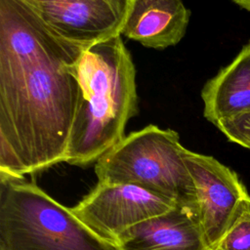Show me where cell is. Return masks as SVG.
Returning <instances> with one entry per match:
<instances>
[{"instance_id":"4","label":"cell","mask_w":250,"mask_h":250,"mask_svg":"<svg viewBox=\"0 0 250 250\" xmlns=\"http://www.w3.org/2000/svg\"><path fill=\"white\" fill-rule=\"evenodd\" d=\"M179 134L148 125L125 136L95 164L98 182L143 188L197 213L195 187Z\"/></svg>"},{"instance_id":"13","label":"cell","mask_w":250,"mask_h":250,"mask_svg":"<svg viewBox=\"0 0 250 250\" xmlns=\"http://www.w3.org/2000/svg\"><path fill=\"white\" fill-rule=\"evenodd\" d=\"M235 4L240 6L241 8L250 12V0H232Z\"/></svg>"},{"instance_id":"9","label":"cell","mask_w":250,"mask_h":250,"mask_svg":"<svg viewBox=\"0 0 250 250\" xmlns=\"http://www.w3.org/2000/svg\"><path fill=\"white\" fill-rule=\"evenodd\" d=\"M189 16L182 0H135L121 35L148 48L165 49L182 40Z\"/></svg>"},{"instance_id":"11","label":"cell","mask_w":250,"mask_h":250,"mask_svg":"<svg viewBox=\"0 0 250 250\" xmlns=\"http://www.w3.org/2000/svg\"><path fill=\"white\" fill-rule=\"evenodd\" d=\"M216 250H250V207L238 216Z\"/></svg>"},{"instance_id":"3","label":"cell","mask_w":250,"mask_h":250,"mask_svg":"<svg viewBox=\"0 0 250 250\" xmlns=\"http://www.w3.org/2000/svg\"><path fill=\"white\" fill-rule=\"evenodd\" d=\"M0 250H116L25 177L0 173Z\"/></svg>"},{"instance_id":"1","label":"cell","mask_w":250,"mask_h":250,"mask_svg":"<svg viewBox=\"0 0 250 250\" xmlns=\"http://www.w3.org/2000/svg\"><path fill=\"white\" fill-rule=\"evenodd\" d=\"M85 50L26 0H0V173L25 177L65 162Z\"/></svg>"},{"instance_id":"10","label":"cell","mask_w":250,"mask_h":250,"mask_svg":"<svg viewBox=\"0 0 250 250\" xmlns=\"http://www.w3.org/2000/svg\"><path fill=\"white\" fill-rule=\"evenodd\" d=\"M204 117L218 122L250 112V43L201 91Z\"/></svg>"},{"instance_id":"6","label":"cell","mask_w":250,"mask_h":250,"mask_svg":"<svg viewBox=\"0 0 250 250\" xmlns=\"http://www.w3.org/2000/svg\"><path fill=\"white\" fill-rule=\"evenodd\" d=\"M177 205L169 198L134 185L98 182L70 209L98 236L114 245L132 227Z\"/></svg>"},{"instance_id":"8","label":"cell","mask_w":250,"mask_h":250,"mask_svg":"<svg viewBox=\"0 0 250 250\" xmlns=\"http://www.w3.org/2000/svg\"><path fill=\"white\" fill-rule=\"evenodd\" d=\"M114 246L116 250H211L197 213L181 205L132 227Z\"/></svg>"},{"instance_id":"12","label":"cell","mask_w":250,"mask_h":250,"mask_svg":"<svg viewBox=\"0 0 250 250\" xmlns=\"http://www.w3.org/2000/svg\"><path fill=\"white\" fill-rule=\"evenodd\" d=\"M215 126L230 142L250 148V112L222 120Z\"/></svg>"},{"instance_id":"2","label":"cell","mask_w":250,"mask_h":250,"mask_svg":"<svg viewBox=\"0 0 250 250\" xmlns=\"http://www.w3.org/2000/svg\"><path fill=\"white\" fill-rule=\"evenodd\" d=\"M78 75L81 94L65 162L87 167L122 141L138 112L136 69L121 36L86 49Z\"/></svg>"},{"instance_id":"7","label":"cell","mask_w":250,"mask_h":250,"mask_svg":"<svg viewBox=\"0 0 250 250\" xmlns=\"http://www.w3.org/2000/svg\"><path fill=\"white\" fill-rule=\"evenodd\" d=\"M61 38L84 49L121 36L135 0H26Z\"/></svg>"},{"instance_id":"5","label":"cell","mask_w":250,"mask_h":250,"mask_svg":"<svg viewBox=\"0 0 250 250\" xmlns=\"http://www.w3.org/2000/svg\"><path fill=\"white\" fill-rule=\"evenodd\" d=\"M183 157L195 187L203 233L211 250H216L238 216L250 207V194L237 174L213 156L185 148Z\"/></svg>"}]
</instances>
